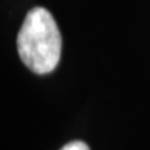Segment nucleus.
Returning a JSON list of instances; mask_svg holds the SVG:
<instances>
[{
    "instance_id": "nucleus-2",
    "label": "nucleus",
    "mask_w": 150,
    "mask_h": 150,
    "mask_svg": "<svg viewBox=\"0 0 150 150\" xmlns=\"http://www.w3.org/2000/svg\"><path fill=\"white\" fill-rule=\"evenodd\" d=\"M61 150H89L88 145L83 142H71L68 145H65L64 147H61Z\"/></svg>"
},
{
    "instance_id": "nucleus-1",
    "label": "nucleus",
    "mask_w": 150,
    "mask_h": 150,
    "mask_svg": "<svg viewBox=\"0 0 150 150\" xmlns=\"http://www.w3.org/2000/svg\"><path fill=\"white\" fill-rule=\"evenodd\" d=\"M17 47L22 63L35 74H49L57 67L61 33L50 11L43 7L28 11L17 38Z\"/></svg>"
}]
</instances>
